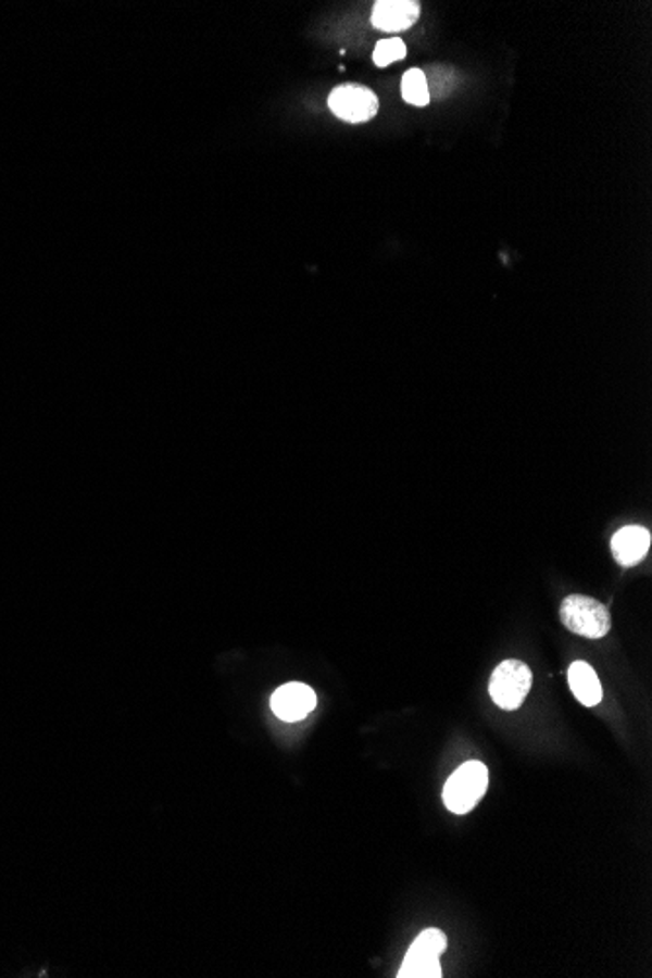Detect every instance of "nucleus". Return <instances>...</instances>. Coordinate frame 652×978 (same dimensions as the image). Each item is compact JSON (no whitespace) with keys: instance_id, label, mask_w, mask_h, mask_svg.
Instances as JSON below:
<instances>
[{"instance_id":"obj_6","label":"nucleus","mask_w":652,"mask_h":978,"mask_svg":"<svg viewBox=\"0 0 652 978\" xmlns=\"http://www.w3.org/2000/svg\"><path fill=\"white\" fill-rule=\"evenodd\" d=\"M269 705L279 719L298 723L317 707V695L305 684L291 681L274 691Z\"/></svg>"},{"instance_id":"obj_8","label":"nucleus","mask_w":652,"mask_h":978,"mask_svg":"<svg viewBox=\"0 0 652 978\" xmlns=\"http://www.w3.org/2000/svg\"><path fill=\"white\" fill-rule=\"evenodd\" d=\"M651 547V534L643 526H625L612 538V553L619 565L635 566L643 561Z\"/></svg>"},{"instance_id":"obj_7","label":"nucleus","mask_w":652,"mask_h":978,"mask_svg":"<svg viewBox=\"0 0 652 978\" xmlns=\"http://www.w3.org/2000/svg\"><path fill=\"white\" fill-rule=\"evenodd\" d=\"M421 16V4L414 0H381L375 2L372 24L381 32H403Z\"/></svg>"},{"instance_id":"obj_2","label":"nucleus","mask_w":652,"mask_h":978,"mask_svg":"<svg viewBox=\"0 0 652 978\" xmlns=\"http://www.w3.org/2000/svg\"><path fill=\"white\" fill-rule=\"evenodd\" d=\"M561 622L568 631L586 639H602L612 629L607 607L588 595H566L561 604Z\"/></svg>"},{"instance_id":"obj_1","label":"nucleus","mask_w":652,"mask_h":978,"mask_svg":"<svg viewBox=\"0 0 652 978\" xmlns=\"http://www.w3.org/2000/svg\"><path fill=\"white\" fill-rule=\"evenodd\" d=\"M489 787V769L482 762H467L457 767L443 786V805L453 815H467L479 803Z\"/></svg>"},{"instance_id":"obj_3","label":"nucleus","mask_w":652,"mask_h":978,"mask_svg":"<svg viewBox=\"0 0 652 978\" xmlns=\"http://www.w3.org/2000/svg\"><path fill=\"white\" fill-rule=\"evenodd\" d=\"M531 670L526 662L504 661L490 676L489 693L500 710H518L531 690Z\"/></svg>"},{"instance_id":"obj_5","label":"nucleus","mask_w":652,"mask_h":978,"mask_svg":"<svg viewBox=\"0 0 652 978\" xmlns=\"http://www.w3.org/2000/svg\"><path fill=\"white\" fill-rule=\"evenodd\" d=\"M328 108L333 114L350 124H364L377 115L379 100L369 88L362 85H342L328 97Z\"/></svg>"},{"instance_id":"obj_10","label":"nucleus","mask_w":652,"mask_h":978,"mask_svg":"<svg viewBox=\"0 0 652 978\" xmlns=\"http://www.w3.org/2000/svg\"><path fill=\"white\" fill-rule=\"evenodd\" d=\"M401 90H403L404 100L413 106L423 108L430 104V88H428V78L424 75L423 68L406 71Z\"/></svg>"},{"instance_id":"obj_11","label":"nucleus","mask_w":652,"mask_h":978,"mask_svg":"<svg viewBox=\"0 0 652 978\" xmlns=\"http://www.w3.org/2000/svg\"><path fill=\"white\" fill-rule=\"evenodd\" d=\"M404 58H406V46H404L403 39H384L375 46L374 63L377 67H387L394 61H401Z\"/></svg>"},{"instance_id":"obj_9","label":"nucleus","mask_w":652,"mask_h":978,"mask_svg":"<svg viewBox=\"0 0 652 978\" xmlns=\"http://www.w3.org/2000/svg\"><path fill=\"white\" fill-rule=\"evenodd\" d=\"M568 686L575 693L576 700L586 707H595L602 701V684L598 680V674L590 664L576 661L568 668Z\"/></svg>"},{"instance_id":"obj_4","label":"nucleus","mask_w":652,"mask_h":978,"mask_svg":"<svg viewBox=\"0 0 652 978\" xmlns=\"http://www.w3.org/2000/svg\"><path fill=\"white\" fill-rule=\"evenodd\" d=\"M448 948L446 933L438 928L424 930L406 951L399 978H440V955Z\"/></svg>"}]
</instances>
